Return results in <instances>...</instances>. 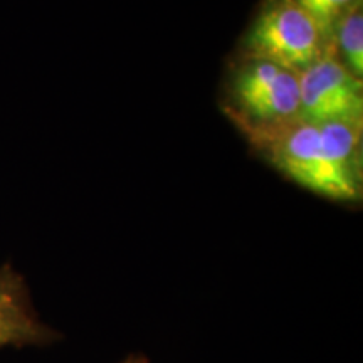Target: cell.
Here are the masks:
<instances>
[{
    "instance_id": "2",
    "label": "cell",
    "mask_w": 363,
    "mask_h": 363,
    "mask_svg": "<svg viewBox=\"0 0 363 363\" xmlns=\"http://www.w3.org/2000/svg\"><path fill=\"white\" fill-rule=\"evenodd\" d=\"M328 49L315 22L293 0H262L242 38L240 57L301 74Z\"/></svg>"
},
{
    "instance_id": "9",
    "label": "cell",
    "mask_w": 363,
    "mask_h": 363,
    "mask_svg": "<svg viewBox=\"0 0 363 363\" xmlns=\"http://www.w3.org/2000/svg\"><path fill=\"white\" fill-rule=\"evenodd\" d=\"M120 363H145V358L140 355H130L128 358H125V360Z\"/></svg>"
},
{
    "instance_id": "5",
    "label": "cell",
    "mask_w": 363,
    "mask_h": 363,
    "mask_svg": "<svg viewBox=\"0 0 363 363\" xmlns=\"http://www.w3.org/2000/svg\"><path fill=\"white\" fill-rule=\"evenodd\" d=\"M59 338L39 318L24 278L11 264L0 266V350L48 347Z\"/></svg>"
},
{
    "instance_id": "1",
    "label": "cell",
    "mask_w": 363,
    "mask_h": 363,
    "mask_svg": "<svg viewBox=\"0 0 363 363\" xmlns=\"http://www.w3.org/2000/svg\"><path fill=\"white\" fill-rule=\"evenodd\" d=\"M224 110L259 148L301 120L298 74L261 59L240 57L227 83Z\"/></svg>"
},
{
    "instance_id": "3",
    "label": "cell",
    "mask_w": 363,
    "mask_h": 363,
    "mask_svg": "<svg viewBox=\"0 0 363 363\" xmlns=\"http://www.w3.org/2000/svg\"><path fill=\"white\" fill-rule=\"evenodd\" d=\"M259 150L294 184L331 201L355 202L321 153L320 130L316 125L299 120Z\"/></svg>"
},
{
    "instance_id": "8",
    "label": "cell",
    "mask_w": 363,
    "mask_h": 363,
    "mask_svg": "<svg viewBox=\"0 0 363 363\" xmlns=\"http://www.w3.org/2000/svg\"><path fill=\"white\" fill-rule=\"evenodd\" d=\"M299 9H303L310 19L315 22L325 43L331 48V39L338 22L347 16L352 9L363 4V0H293Z\"/></svg>"
},
{
    "instance_id": "4",
    "label": "cell",
    "mask_w": 363,
    "mask_h": 363,
    "mask_svg": "<svg viewBox=\"0 0 363 363\" xmlns=\"http://www.w3.org/2000/svg\"><path fill=\"white\" fill-rule=\"evenodd\" d=\"M298 79L301 120L316 126L330 121L363 123V83L342 65L333 48Z\"/></svg>"
},
{
    "instance_id": "7",
    "label": "cell",
    "mask_w": 363,
    "mask_h": 363,
    "mask_svg": "<svg viewBox=\"0 0 363 363\" xmlns=\"http://www.w3.org/2000/svg\"><path fill=\"white\" fill-rule=\"evenodd\" d=\"M331 48L342 65L353 76L363 79V4L352 9L338 22Z\"/></svg>"
},
{
    "instance_id": "6",
    "label": "cell",
    "mask_w": 363,
    "mask_h": 363,
    "mask_svg": "<svg viewBox=\"0 0 363 363\" xmlns=\"http://www.w3.org/2000/svg\"><path fill=\"white\" fill-rule=\"evenodd\" d=\"M321 153L331 170L347 187L355 201L362 197L363 184V123L330 121L318 126Z\"/></svg>"
}]
</instances>
